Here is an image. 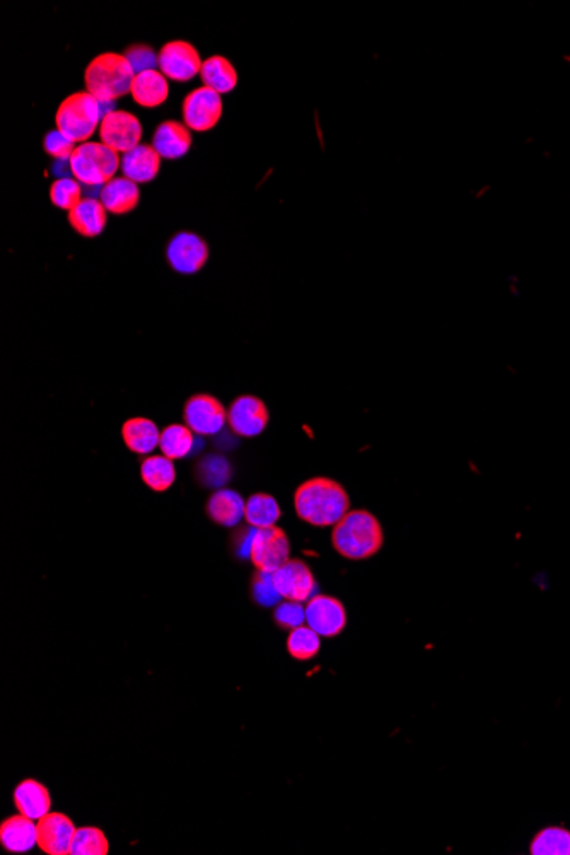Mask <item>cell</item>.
Wrapping results in <instances>:
<instances>
[{"mask_svg": "<svg viewBox=\"0 0 570 855\" xmlns=\"http://www.w3.org/2000/svg\"><path fill=\"white\" fill-rule=\"evenodd\" d=\"M183 422L197 436H216L227 424V410L216 396L198 393L185 403Z\"/></svg>", "mask_w": 570, "mask_h": 855, "instance_id": "obj_7", "label": "cell"}, {"mask_svg": "<svg viewBox=\"0 0 570 855\" xmlns=\"http://www.w3.org/2000/svg\"><path fill=\"white\" fill-rule=\"evenodd\" d=\"M43 147H45V152H47L48 156H52L53 159H57V161H70L72 154L76 151L77 144L67 139L60 130L55 128V130L45 135Z\"/></svg>", "mask_w": 570, "mask_h": 855, "instance_id": "obj_37", "label": "cell"}, {"mask_svg": "<svg viewBox=\"0 0 570 855\" xmlns=\"http://www.w3.org/2000/svg\"><path fill=\"white\" fill-rule=\"evenodd\" d=\"M120 169L125 178L134 181L137 185L149 183L158 176L161 169V156L154 147L140 144L139 147L123 154Z\"/></svg>", "mask_w": 570, "mask_h": 855, "instance_id": "obj_21", "label": "cell"}, {"mask_svg": "<svg viewBox=\"0 0 570 855\" xmlns=\"http://www.w3.org/2000/svg\"><path fill=\"white\" fill-rule=\"evenodd\" d=\"M152 147L161 159H180L187 156L192 147V130L185 123L168 120L156 128Z\"/></svg>", "mask_w": 570, "mask_h": 855, "instance_id": "obj_19", "label": "cell"}, {"mask_svg": "<svg viewBox=\"0 0 570 855\" xmlns=\"http://www.w3.org/2000/svg\"><path fill=\"white\" fill-rule=\"evenodd\" d=\"M175 461L164 454H149L140 461V478L154 492H166L176 482Z\"/></svg>", "mask_w": 570, "mask_h": 855, "instance_id": "obj_25", "label": "cell"}, {"mask_svg": "<svg viewBox=\"0 0 570 855\" xmlns=\"http://www.w3.org/2000/svg\"><path fill=\"white\" fill-rule=\"evenodd\" d=\"M250 560L256 570L272 574L291 560V543L277 524L265 530H255L250 545Z\"/></svg>", "mask_w": 570, "mask_h": 855, "instance_id": "obj_6", "label": "cell"}, {"mask_svg": "<svg viewBox=\"0 0 570 855\" xmlns=\"http://www.w3.org/2000/svg\"><path fill=\"white\" fill-rule=\"evenodd\" d=\"M297 518L315 528H328L350 511V499L342 483L326 477L309 478L294 494Z\"/></svg>", "mask_w": 570, "mask_h": 855, "instance_id": "obj_1", "label": "cell"}, {"mask_svg": "<svg viewBox=\"0 0 570 855\" xmlns=\"http://www.w3.org/2000/svg\"><path fill=\"white\" fill-rule=\"evenodd\" d=\"M142 123L130 111L117 110L101 120L99 142L118 154H127L140 146Z\"/></svg>", "mask_w": 570, "mask_h": 855, "instance_id": "obj_10", "label": "cell"}, {"mask_svg": "<svg viewBox=\"0 0 570 855\" xmlns=\"http://www.w3.org/2000/svg\"><path fill=\"white\" fill-rule=\"evenodd\" d=\"M135 72L125 55L101 53L84 72L86 91L99 101H115L130 93Z\"/></svg>", "mask_w": 570, "mask_h": 855, "instance_id": "obj_3", "label": "cell"}, {"mask_svg": "<svg viewBox=\"0 0 570 855\" xmlns=\"http://www.w3.org/2000/svg\"><path fill=\"white\" fill-rule=\"evenodd\" d=\"M306 623L321 637H337L347 627L344 603L330 594H315L306 603Z\"/></svg>", "mask_w": 570, "mask_h": 855, "instance_id": "obj_11", "label": "cell"}, {"mask_svg": "<svg viewBox=\"0 0 570 855\" xmlns=\"http://www.w3.org/2000/svg\"><path fill=\"white\" fill-rule=\"evenodd\" d=\"M123 55L128 60V64L132 65L135 74L146 72V70H156L159 67V55L149 45H132L125 50Z\"/></svg>", "mask_w": 570, "mask_h": 855, "instance_id": "obj_36", "label": "cell"}, {"mask_svg": "<svg viewBox=\"0 0 570 855\" xmlns=\"http://www.w3.org/2000/svg\"><path fill=\"white\" fill-rule=\"evenodd\" d=\"M270 422V412L262 398L241 395L227 410V425L233 434L246 439L260 436Z\"/></svg>", "mask_w": 570, "mask_h": 855, "instance_id": "obj_8", "label": "cell"}, {"mask_svg": "<svg viewBox=\"0 0 570 855\" xmlns=\"http://www.w3.org/2000/svg\"><path fill=\"white\" fill-rule=\"evenodd\" d=\"M274 620L277 627L291 632L306 622V606H303V603H297V601L284 600L275 606Z\"/></svg>", "mask_w": 570, "mask_h": 855, "instance_id": "obj_35", "label": "cell"}, {"mask_svg": "<svg viewBox=\"0 0 570 855\" xmlns=\"http://www.w3.org/2000/svg\"><path fill=\"white\" fill-rule=\"evenodd\" d=\"M320 649L321 635L316 634L309 625H301V627L291 630V634L287 637V652L296 661H303V663L304 661H311L320 654Z\"/></svg>", "mask_w": 570, "mask_h": 855, "instance_id": "obj_31", "label": "cell"}, {"mask_svg": "<svg viewBox=\"0 0 570 855\" xmlns=\"http://www.w3.org/2000/svg\"><path fill=\"white\" fill-rule=\"evenodd\" d=\"M110 842L106 833L98 826H81L77 828L70 855H108Z\"/></svg>", "mask_w": 570, "mask_h": 855, "instance_id": "obj_32", "label": "cell"}, {"mask_svg": "<svg viewBox=\"0 0 570 855\" xmlns=\"http://www.w3.org/2000/svg\"><path fill=\"white\" fill-rule=\"evenodd\" d=\"M246 501L236 490L217 489L205 504V512L212 523L222 528H236L245 519Z\"/></svg>", "mask_w": 570, "mask_h": 855, "instance_id": "obj_17", "label": "cell"}, {"mask_svg": "<svg viewBox=\"0 0 570 855\" xmlns=\"http://www.w3.org/2000/svg\"><path fill=\"white\" fill-rule=\"evenodd\" d=\"M122 439L128 451L139 456H149L154 453V449L159 448L161 431L156 422L147 417H132L122 425Z\"/></svg>", "mask_w": 570, "mask_h": 855, "instance_id": "obj_22", "label": "cell"}, {"mask_svg": "<svg viewBox=\"0 0 570 855\" xmlns=\"http://www.w3.org/2000/svg\"><path fill=\"white\" fill-rule=\"evenodd\" d=\"M193 473L205 489H224V485L233 478V465L222 454H205L198 458Z\"/></svg>", "mask_w": 570, "mask_h": 855, "instance_id": "obj_26", "label": "cell"}, {"mask_svg": "<svg viewBox=\"0 0 570 855\" xmlns=\"http://www.w3.org/2000/svg\"><path fill=\"white\" fill-rule=\"evenodd\" d=\"M99 200H101V204L105 205V209L110 214L123 216V214L132 212L139 205V185L132 180H128L125 176L113 178V180L106 183L105 187L101 188Z\"/></svg>", "mask_w": 570, "mask_h": 855, "instance_id": "obj_23", "label": "cell"}, {"mask_svg": "<svg viewBox=\"0 0 570 855\" xmlns=\"http://www.w3.org/2000/svg\"><path fill=\"white\" fill-rule=\"evenodd\" d=\"M82 195H84V187L74 176L72 178L70 176L57 178L50 187L52 204L59 209L67 210V212L76 209L77 205L81 204L82 198H84Z\"/></svg>", "mask_w": 570, "mask_h": 855, "instance_id": "obj_33", "label": "cell"}, {"mask_svg": "<svg viewBox=\"0 0 570 855\" xmlns=\"http://www.w3.org/2000/svg\"><path fill=\"white\" fill-rule=\"evenodd\" d=\"M200 77L205 88L212 89L217 94L231 93L238 86V72L234 65L221 55L204 60Z\"/></svg>", "mask_w": 570, "mask_h": 855, "instance_id": "obj_27", "label": "cell"}, {"mask_svg": "<svg viewBox=\"0 0 570 855\" xmlns=\"http://www.w3.org/2000/svg\"><path fill=\"white\" fill-rule=\"evenodd\" d=\"M197 446L195 432L185 424H169L161 431L159 449L169 460H183L193 453Z\"/></svg>", "mask_w": 570, "mask_h": 855, "instance_id": "obj_29", "label": "cell"}, {"mask_svg": "<svg viewBox=\"0 0 570 855\" xmlns=\"http://www.w3.org/2000/svg\"><path fill=\"white\" fill-rule=\"evenodd\" d=\"M280 516H282V511H280L279 502L274 495L258 492V494L248 497L245 506V523L251 528H255V530L272 528L277 524Z\"/></svg>", "mask_w": 570, "mask_h": 855, "instance_id": "obj_28", "label": "cell"}, {"mask_svg": "<svg viewBox=\"0 0 570 855\" xmlns=\"http://www.w3.org/2000/svg\"><path fill=\"white\" fill-rule=\"evenodd\" d=\"M168 94V79L158 69L135 74L130 96L134 98L137 105L144 108H158L168 99Z\"/></svg>", "mask_w": 570, "mask_h": 855, "instance_id": "obj_24", "label": "cell"}, {"mask_svg": "<svg viewBox=\"0 0 570 855\" xmlns=\"http://www.w3.org/2000/svg\"><path fill=\"white\" fill-rule=\"evenodd\" d=\"M12 799L19 813L28 816L31 820L38 821L52 811V794L40 780H21L18 787L14 789Z\"/></svg>", "mask_w": 570, "mask_h": 855, "instance_id": "obj_18", "label": "cell"}, {"mask_svg": "<svg viewBox=\"0 0 570 855\" xmlns=\"http://www.w3.org/2000/svg\"><path fill=\"white\" fill-rule=\"evenodd\" d=\"M222 117L221 94L209 88H197L183 101V122L195 132H209Z\"/></svg>", "mask_w": 570, "mask_h": 855, "instance_id": "obj_13", "label": "cell"}, {"mask_svg": "<svg viewBox=\"0 0 570 855\" xmlns=\"http://www.w3.org/2000/svg\"><path fill=\"white\" fill-rule=\"evenodd\" d=\"M251 598H253L256 605L262 606V608L279 605L282 596H280L279 591L275 588L272 574L256 570L253 577H251Z\"/></svg>", "mask_w": 570, "mask_h": 855, "instance_id": "obj_34", "label": "cell"}, {"mask_svg": "<svg viewBox=\"0 0 570 855\" xmlns=\"http://www.w3.org/2000/svg\"><path fill=\"white\" fill-rule=\"evenodd\" d=\"M38 826V847L47 855H70L72 840L76 835V825L69 816L59 811H50L36 823Z\"/></svg>", "mask_w": 570, "mask_h": 855, "instance_id": "obj_15", "label": "cell"}, {"mask_svg": "<svg viewBox=\"0 0 570 855\" xmlns=\"http://www.w3.org/2000/svg\"><path fill=\"white\" fill-rule=\"evenodd\" d=\"M0 845L9 854H28L38 845V826L28 816H9L0 823Z\"/></svg>", "mask_w": 570, "mask_h": 855, "instance_id": "obj_16", "label": "cell"}, {"mask_svg": "<svg viewBox=\"0 0 570 855\" xmlns=\"http://www.w3.org/2000/svg\"><path fill=\"white\" fill-rule=\"evenodd\" d=\"M274 584L282 600L308 603L316 589L315 574L303 560H287L282 567L272 572Z\"/></svg>", "mask_w": 570, "mask_h": 855, "instance_id": "obj_12", "label": "cell"}, {"mask_svg": "<svg viewBox=\"0 0 570 855\" xmlns=\"http://www.w3.org/2000/svg\"><path fill=\"white\" fill-rule=\"evenodd\" d=\"M69 163L72 176L82 187H105L108 181L117 178L122 159L103 142H84L76 147Z\"/></svg>", "mask_w": 570, "mask_h": 855, "instance_id": "obj_4", "label": "cell"}, {"mask_svg": "<svg viewBox=\"0 0 570 855\" xmlns=\"http://www.w3.org/2000/svg\"><path fill=\"white\" fill-rule=\"evenodd\" d=\"M533 855H570V832L562 826H547L536 833L530 845Z\"/></svg>", "mask_w": 570, "mask_h": 855, "instance_id": "obj_30", "label": "cell"}, {"mask_svg": "<svg viewBox=\"0 0 570 855\" xmlns=\"http://www.w3.org/2000/svg\"><path fill=\"white\" fill-rule=\"evenodd\" d=\"M55 123L57 130L74 144L89 142L101 125L99 99L94 98L88 91L70 94L69 98L60 103Z\"/></svg>", "mask_w": 570, "mask_h": 855, "instance_id": "obj_5", "label": "cell"}, {"mask_svg": "<svg viewBox=\"0 0 570 855\" xmlns=\"http://www.w3.org/2000/svg\"><path fill=\"white\" fill-rule=\"evenodd\" d=\"M166 258L178 274H197L209 260V246L198 234H176L175 238L169 241Z\"/></svg>", "mask_w": 570, "mask_h": 855, "instance_id": "obj_14", "label": "cell"}, {"mask_svg": "<svg viewBox=\"0 0 570 855\" xmlns=\"http://www.w3.org/2000/svg\"><path fill=\"white\" fill-rule=\"evenodd\" d=\"M383 526L373 512L354 509L340 519L332 531V545L338 555L349 560H367L383 548Z\"/></svg>", "mask_w": 570, "mask_h": 855, "instance_id": "obj_2", "label": "cell"}, {"mask_svg": "<svg viewBox=\"0 0 570 855\" xmlns=\"http://www.w3.org/2000/svg\"><path fill=\"white\" fill-rule=\"evenodd\" d=\"M158 55V69L166 79L188 82L192 81L193 77L200 76L204 62L192 43L181 40L169 41L161 48Z\"/></svg>", "mask_w": 570, "mask_h": 855, "instance_id": "obj_9", "label": "cell"}, {"mask_svg": "<svg viewBox=\"0 0 570 855\" xmlns=\"http://www.w3.org/2000/svg\"><path fill=\"white\" fill-rule=\"evenodd\" d=\"M69 224L82 238H96L108 224V210L99 198H82L81 204L69 212Z\"/></svg>", "mask_w": 570, "mask_h": 855, "instance_id": "obj_20", "label": "cell"}]
</instances>
